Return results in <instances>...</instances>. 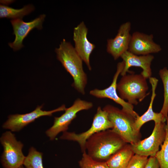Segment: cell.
Returning <instances> with one entry per match:
<instances>
[{"mask_svg":"<svg viewBox=\"0 0 168 168\" xmlns=\"http://www.w3.org/2000/svg\"><path fill=\"white\" fill-rule=\"evenodd\" d=\"M127 143L119 135L110 129L96 133L90 137L86 141V150L93 159L106 161Z\"/></svg>","mask_w":168,"mask_h":168,"instance_id":"6da1fadb","label":"cell"},{"mask_svg":"<svg viewBox=\"0 0 168 168\" xmlns=\"http://www.w3.org/2000/svg\"><path fill=\"white\" fill-rule=\"evenodd\" d=\"M55 51L57 59L73 78L72 86L79 92L84 95L87 76L83 69V61L74 47L70 42L63 39Z\"/></svg>","mask_w":168,"mask_h":168,"instance_id":"7a4b0ae2","label":"cell"},{"mask_svg":"<svg viewBox=\"0 0 168 168\" xmlns=\"http://www.w3.org/2000/svg\"><path fill=\"white\" fill-rule=\"evenodd\" d=\"M103 109L107 113L109 119L112 124V130L127 143L133 144L141 140L140 133L134 129L136 119L132 115L110 105H106Z\"/></svg>","mask_w":168,"mask_h":168,"instance_id":"3957f363","label":"cell"},{"mask_svg":"<svg viewBox=\"0 0 168 168\" xmlns=\"http://www.w3.org/2000/svg\"><path fill=\"white\" fill-rule=\"evenodd\" d=\"M146 79L141 73L134 72L122 76L117 83L119 96L131 104L137 105L147 96L148 86Z\"/></svg>","mask_w":168,"mask_h":168,"instance_id":"277c9868","label":"cell"},{"mask_svg":"<svg viewBox=\"0 0 168 168\" xmlns=\"http://www.w3.org/2000/svg\"><path fill=\"white\" fill-rule=\"evenodd\" d=\"M0 142L3 147L1 157L2 164L4 168H19L22 166L26 156L22 149L23 144L16 139L11 131L3 133Z\"/></svg>","mask_w":168,"mask_h":168,"instance_id":"5b68a950","label":"cell"},{"mask_svg":"<svg viewBox=\"0 0 168 168\" xmlns=\"http://www.w3.org/2000/svg\"><path fill=\"white\" fill-rule=\"evenodd\" d=\"M112 123L108 117L107 113L100 106L97 108L91 127L85 132L80 133L74 132H63L60 137L61 139L72 141L77 142L83 152L86 151L85 144L86 140L95 133L113 128Z\"/></svg>","mask_w":168,"mask_h":168,"instance_id":"8992f818","label":"cell"},{"mask_svg":"<svg viewBox=\"0 0 168 168\" xmlns=\"http://www.w3.org/2000/svg\"><path fill=\"white\" fill-rule=\"evenodd\" d=\"M93 106L90 102L77 99L72 105L66 108L64 113L58 117H55L53 125L45 132L50 140H53L61 132L67 131L69 125L77 117V113L83 110H88Z\"/></svg>","mask_w":168,"mask_h":168,"instance_id":"52a82bcc","label":"cell"},{"mask_svg":"<svg viewBox=\"0 0 168 168\" xmlns=\"http://www.w3.org/2000/svg\"><path fill=\"white\" fill-rule=\"evenodd\" d=\"M166 124L165 122L155 123L151 134L148 138L131 144L135 154L148 157L154 156L159 151L166 137Z\"/></svg>","mask_w":168,"mask_h":168,"instance_id":"ba28073f","label":"cell"},{"mask_svg":"<svg viewBox=\"0 0 168 168\" xmlns=\"http://www.w3.org/2000/svg\"><path fill=\"white\" fill-rule=\"evenodd\" d=\"M43 105H38L32 111L23 114H16L9 115L7 120L3 124L2 127L12 132H18L29 124L42 116H50L54 113L65 111V106L63 105L60 107L50 111L42 110Z\"/></svg>","mask_w":168,"mask_h":168,"instance_id":"9c48e42d","label":"cell"},{"mask_svg":"<svg viewBox=\"0 0 168 168\" xmlns=\"http://www.w3.org/2000/svg\"><path fill=\"white\" fill-rule=\"evenodd\" d=\"M124 66L123 61L118 63L117 70L114 76L112 82L108 87L102 90L93 89L90 91V94L98 98H107L112 100L121 105L123 110L130 114L136 119L139 115L133 110V105L122 99L117 93V81L119 75L123 69Z\"/></svg>","mask_w":168,"mask_h":168,"instance_id":"30bf717a","label":"cell"},{"mask_svg":"<svg viewBox=\"0 0 168 168\" xmlns=\"http://www.w3.org/2000/svg\"><path fill=\"white\" fill-rule=\"evenodd\" d=\"M131 28L129 21L124 23L120 26L114 38L107 40V52L114 60L120 57L124 53L128 50L131 36Z\"/></svg>","mask_w":168,"mask_h":168,"instance_id":"8fae6325","label":"cell"},{"mask_svg":"<svg viewBox=\"0 0 168 168\" xmlns=\"http://www.w3.org/2000/svg\"><path fill=\"white\" fill-rule=\"evenodd\" d=\"M161 49L154 41L153 34L135 31L131 35L128 51L136 55H145L158 53Z\"/></svg>","mask_w":168,"mask_h":168,"instance_id":"7c38bea8","label":"cell"},{"mask_svg":"<svg viewBox=\"0 0 168 168\" xmlns=\"http://www.w3.org/2000/svg\"><path fill=\"white\" fill-rule=\"evenodd\" d=\"M45 17L44 14H42L29 22H25L21 19L11 20L15 38L13 42L9 43V46L14 51L22 48L23 46L22 42L24 39L32 30L35 28L40 30L42 29V23Z\"/></svg>","mask_w":168,"mask_h":168,"instance_id":"4fadbf2b","label":"cell"},{"mask_svg":"<svg viewBox=\"0 0 168 168\" xmlns=\"http://www.w3.org/2000/svg\"><path fill=\"white\" fill-rule=\"evenodd\" d=\"M87 33L88 28L82 21L74 28L73 40L75 50L89 70H91L92 68L90 64V57L95 45L88 40Z\"/></svg>","mask_w":168,"mask_h":168,"instance_id":"5bb4252c","label":"cell"},{"mask_svg":"<svg viewBox=\"0 0 168 168\" xmlns=\"http://www.w3.org/2000/svg\"><path fill=\"white\" fill-rule=\"evenodd\" d=\"M124 63L123 69L120 75L122 76L127 72L131 73L133 72L129 69L132 67H140L142 69L141 74L147 79L152 77V71L151 66L154 56L152 54L138 55L128 51L124 53L120 56Z\"/></svg>","mask_w":168,"mask_h":168,"instance_id":"9a60e30c","label":"cell"},{"mask_svg":"<svg viewBox=\"0 0 168 168\" xmlns=\"http://www.w3.org/2000/svg\"><path fill=\"white\" fill-rule=\"evenodd\" d=\"M149 79L152 86V94L151 100L146 111L141 116H138L135 120L134 128L138 132H140V129L142 126L147 122L153 120L154 121L155 123H156L165 122L166 121V118L161 113L155 112L152 109L153 102L156 95L155 91L158 80L156 78L152 77H150Z\"/></svg>","mask_w":168,"mask_h":168,"instance_id":"2e32d148","label":"cell"},{"mask_svg":"<svg viewBox=\"0 0 168 168\" xmlns=\"http://www.w3.org/2000/svg\"><path fill=\"white\" fill-rule=\"evenodd\" d=\"M134 154L131 144L127 143L111 156L106 162L109 168H127Z\"/></svg>","mask_w":168,"mask_h":168,"instance_id":"e0dca14e","label":"cell"},{"mask_svg":"<svg viewBox=\"0 0 168 168\" xmlns=\"http://www.w3.org/2000/svg\"><path fill=\"white\" fill-rule=\"evenodd\" d=\"M34 10V7L31 5L26 6L21 9H17L1 4L0 17L13 19H22L24 16L28 15Z\"/></svg>","mask_w":168,"mask_h":168,"instance_id":"ac0fdd59","label":"cell"},{"mask_svg":"<svg viewBox=\"0 0 168 168\" xmlns=\"http://www.w3.org/2000/svg\"><path fill=\"white\" fill-rule=\"evenodd\" d=\"M42 156V152L31 147L29 149L27 156H26L23 164L26 168H44Z\"/></svg>","mask_w":168,"mask_h":168,"instance_id":"d6986e66","label":"cell"},{"mask_svg":"<svg viewBox=\"0 0 168 168\" xmlns=\"http://www.w3.org/2000/svg\"><path fill=\"white\" fill-rule=\"evenodd\" d=\"M166 135L165 140L161 145V149L157 152L155 157L160 168H168V114L166 117Z\"/></svg>","mask_w":168,"mask_h":168,"instance_id":"ffe728a7","label":"cell"},{"mask_svg":"<svg viewBox=\"0 0 168 168\" xmlns=\"http://www.w3.org/2000/svg\"><path fill=\"white\" fill-rule=\"evenodd\" d=\"M159 74L162 82L164 87V101L160 111L166 118L168 114V69L165 67L159 71Z\"/></svg>","mask_w":168,"mask_h":168,"instance_id":"44dd1931","label":"cell"},{"mask_svg":"<svg viewBox=\"0 0 168 168\" xmlns=\"http://www.w3.org/2000/svg\"><path fill=\"white\" fill-rule=\"evenodd\" d=\"M79 165L81 168H109L106 161H98L93 159L86 151L83 152Z\"/></svg>","mask_w":168,"mask_h":168,"instance_id":"7402d4cb","label":"cell"},{"mask_svg":"<svg viewBox=\"0 0 168 168\" xmlns=\"http://www.w3.org/2000/svg\"><path fill=\"white\" fill-rule=\"evenodd\" d=\"M148 159L147 156L135 154L129 161L127 168H145Z\"/></svg>","mask_w":168,"mask_h":168,"instance_id":"603a6c76","label":"cell"},{"mask_svg":"<svg viewBox=\"0 0 168 168\" xmlns=\"http://www.w3.org/2000/svg\"><path fill=\"white\" fill-rule=\"evenodd\" d=\"M145 168H160L159 163L155 156L150 157Z\"/></svg>","mask_w":168,"mask_h":168,"instance_id":"cb8c5ba5","label":"cell"},{"mask_svg":"<svg viewBox=\"0 0 168 168\" xmlns=\"http://www.w3.org/2000/svg\"><path fill=\"white\" fill-rule=\"evenodd\" d=\"M19 168H24L23 166H20Z\"/></svg>","mask_w":168,"mask_h":168,"instance_id":"d4e9b609","label":"cell"}]
</instances>
